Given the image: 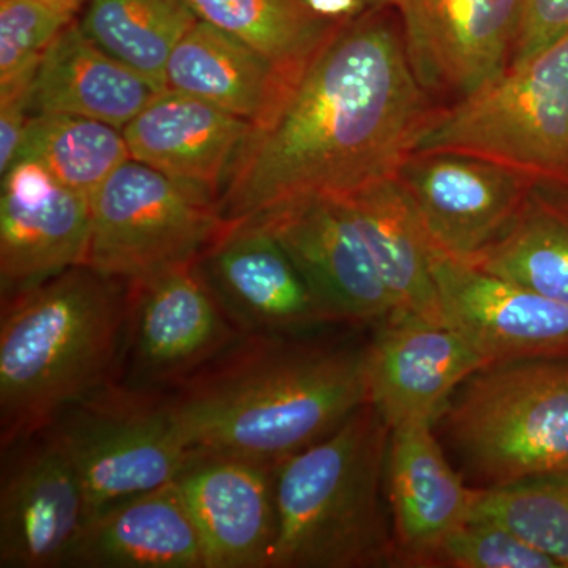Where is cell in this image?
I'll return each mask as SVG.
<instances>
[{"mask_svg":"<svg viewBox=\"0 0 568 568\" xmlns=\"http://www.w3.org/2000/svg\"><path fill=\"white\" fill-rule=\"evenodd\" d=\"M435 108L405 36L375 13L347 22L254 130L220 196L224 223L394 178Z\"/></svg>","mask_w":568,"mask_h":568,"instance_id":"cell-1","label":"cell"},{"mask_svg":"<svg viewBox=\"0 0 568 568\" xmlns=\"http://www.w3.org/2000/svg\"><path fill=\"white\" fill-rule=\"evenodd\" d=\"M291 336L244 335L166 392L193 452L278 465L365 405V347Z\"/></svg>","mask_w":568,"mask_h":568,"instance_id":"cell-2","label":"cell"},{"mask_svg":"<svg viewBox=\"0 0 568 568\" xmlns=\"http://www.w3.org/2000/svg\"><path fill=\"white\" fill-rule=\"evenodd\" d=\"M126 320L129 283L88 265L3 298L2 452L44 432L69 407L115 383Z\"/></svg>","mask_w":568,"mask_h":568,"instance_id":"cell-3","label":"cell"},{"mask_svg":"<svg viewBox=\"0 0 568 568\" xmlns=\"http://www.w3.org/2000/svg\"><path fill=\"white\" fill-rule=\"evenodd\" d=\"M390 426L365 403L276 465L271 568L394 567L386 511Z\"/></svg>","mask_w":568,"mask_h":568,"instance_id":"cell-4","label":"cell"},{"mask_svg":"<svg viewBox=\"0 0 568 568\" xmlns=\"http://www.w3.org/2000/svg\"><path fill=\"white\" fill-rule=\"evenodd\" d=\"M416 152H462L568 186V31L476 92L435 110Z\"/></svg>","mask_w":568,"mask_h":568,"instance_id":"cell-5","label":"cell"},{"mask_svg":"<svg viewBox=\"0 0 568 568\" xmlns=\"http://www.w3.org/2000/svg\"><path fill=\"white\" fill-rule=\"evenodd\" d=\"M444 417L485 487L568 473V361L488 366L466 381Z\"/></svg>","mask_w":568,"mask_h":568,"instance_id":"cell-6","label":"cell"},{"mask_svg":"<svg viewBox=\"0 0 568 568\" xmlns=\"http://www.w3.org/2000/svg\"><path fill=\"white\" fill-rule=\"evenodd\" d=\"M223 227L213 194L130 159L91 194L84 265L138 282L196 263Z\"/></svg>","mask_w":568,"mask_h":568,"instance_id":"cell-7","label":"cell"},{"mask_svg":"<svg viewBox=\"0 0 568 568\" xmlns=\"http://www.w3.org/2000/svg\"><path fill=\"white\" fill-rule=\"evenodd\" d=\"M44 433L77 469L91 514L171 484L196 454L175 422L166 392L138 390L118 381L69 407Z\"/></svg>","mask_w":568,"mask_h":568,"instance_id":"cell-8","label":"cell"},{"mask_svg":"<svg viewBox=\"0 0 568 568\" xmlns=\"http://www.w3.org/2000/svg\"><path fill=\"white\" fill-rule=\"evenodd\" d=\"M244 332L196 263L129 283L123 386L170 392L230 349Z\"/></svg>","mask_w":568,"mask_h":568,"instance_id":"cell-9","label":"cell"},{"mask_svg":"<svg viewBox=\"0 0 568 568\" xmlns=\"http://www.w3.org/2000/svg\"><path fill=\"white\" fill-rule=\"evenodd\" d=\"M432 271L444 323L489 366L568 361V305L440 252Z\"/></svg>","mask_w":568,"mask_h":568,"instance_id":"cell-10","label":"cell"},{"mask_svg":"<svg viewBox=\"0 0 568 568\" xmlns=\"http://www.w3.org/2000/svg\"><path fill=\"white\" fill-rule=\"evenodd\" d=\"M429 242L470 260L510 226L532 189L530 175L462 152H416L396 173Z\"/></svg>","mask_w":568,"mask_h":568,"instance_id":"cell-11","label":"cell"},{"mask_svg":"<svg viewBox=\"0 0 568 568\" xmlns=\"http://www.w3.org/2000/svg\"><path fill=\"white\" fill-rule=\"evenodd\" d=\"M3 455L0 567H69L91 515L77 469L44 432Z\"/></svg>","mask_w":568,"mask_h":568,"instance_id":"cell-12","label":"cell"},{"mask_svg":"<svg viewBox=\"0 0 568 568\" xmlns=\"http://www.w3.org/2000/svg\"><path fill=\"white\" fill-rule=\"evenodd\" d=\"M250 220L278 239L332 324L383 323L396 312L343 197H306Z\"/></svg>","mask_w":568,"mask_h":568,"instance_id":"cell-13","label":"cell"},{"mask_svg":"<svg viewBox=\"0 0 568 568\" xmlns=\"http://www.w3.org/2000/svg\"><path fill=\"white\" fill-rule=\"evenodd\" d=\"M488 366L447 324L395 312L365 347L366 403L390 428L433 425L454 392Z\"/></svg>","mask_w":568,"mask_h":568,"instance_id":"cell-14","label":"cell"},{"mask_svg":"<svg viewBox=\"0 0 568 568\" xmlns=\"http://www.w3.org/2000/svg\"><path fill=\"white\" fill-rule=\"evenodd\" d=\"M197 268L245 335H293L332 324L323 306L263 223H224Z\"/></svg>","mask_w":568,"mask_h":568,"instance_id":"cell-15","label":"cell"},{"mask_svg":"<svg viewBox=\"0 0 568 568\" xmlns=\"http://www.w3.org/2000/svg\"><path fill=\"white\" fill-rule=\"evenodd\" d=\"M405 41L426 92L455 102L510 65L523 0H402Z\"/></svg>","mask_w":568,"mask_h":568,"instance_id":"cell-16","label":"cell"},{"mask_svg":"<svg viewBox=\"0 0 568 568\" xmlns=\"http://www.w3.org/2000/svg\"><path fill=\"white\" fill-rule=\"evenodd\" d=\"M91 241V197L67 189L41 164L17 160L2 175V298L84 265Z\"/></svg>","mask_w":568,"mask_h":568,"instance_id":"cell-17","label":"cell"},{"mask_svg":"<svg viewBox=\"0 0 568 568\" xmlns=\"http://www.w3.org/2000/svg\"><path fill=\"white\" fill-rule=\"evenodd\" d=\"M275 473L274 463L194 454L175 478L200 530L205 568H271Z\"/></svg>","mask_w":568,"mask_h":568,"instance_id":"cell-18","label":"cell"},{"mask_svg":"<svg viewBox=\"0 0 568 568\" xmlns=\"http://www.w3.org/2000/svg\"><path fill=\"white\" fill-rule=\"evenodd\" d=\"M252 122L173 89H164L122 130L130 156L220 201Z\"/></svg>","mask_w":568,"mask_h":568,"instance_id":"cell-19","label":"cell"},{"mask_svg":"<svg viewBox=\"0 0 568 568\" xmlns=\"http://www.w3.org/2000/svg\"><path fill=\"white\" fill-rule=\"evenodd\" d=\"M386 491L394 567H425L437 545L470 518L477 496L447 462L432 424L390 428Z\"/></svg>","mask_w":568,"mask_h":568,"instance_id":"cell-20","label":"cell"},{"mask_svg":"<svg viewBox=\"0 0 568 568\" xmlns=\"http://www.w3.org/2000/svg\"><path fill=\"white\" fill-rule=\"evenodd\" d=\"M69 567L205 568L200 530L175 480L93 510Z\"/></svg>","mask_w":568,"mask_h":568,"instance_id":"cell-21","label":"cell"},{"mask_svg":"<svg viewBox=\"0 0 568 568\" xmlns=\"http://www.w3.org/2000/svg\"><path fill=\"white\" fill-rule=\"evenodd\" d=\"M162 91L89 39L80 22L71 21L44 52L33 82L32 108L123 130Z\"/></svg>","mask_w":568,"mask_h":568,"instance_id":"cell-22","label":"cell"},{"mask_svg":"<svg viewBox=\"0 0 568 568\" xmlns=\"http://www.w3.org/2000/svg\"><path fill=\"white\" fill-rule=\"evenodd\" d=\"M295 80L263 52L203 20L174 48L166 89L197 97L252 122L268 121Z\"/></svg>","mask_w":568,"mask_h":568,"instance_id":"cell-23","label":"cell"},{"mask_svg":"<svg viewBox=\"0 0 568 568\" xmlns=\"http://www.w3.org/2000/svg\"><path fill=\"white\" fill-rule=\"evenodd\" d=\"M343 200L396 312L446 324L432 271V242L398 178L384 179Z\"/></svg>","mask_w":568,"mask_h":568,"instance_id":"cell-24","label":"cell"},{"mask_svg":"<svg viewBox=\"0 0 568 568\" xmlns=\"http://www.w3.org/2000/svg\"><path fill=\"white\" fill-rule=\"evenodd\" d=\"M467 263L568 305V186L534 183L510 226Z\"/></svg>","mask_w":568,"mask_h":568,"instance_id":"cell-25","label":"cell"},{"mask_svg":"<svg viewBox=\"0 0 568 568\" xmlns=\"http://www.w3.org/2000/svg\"><path fill=\"white\" fill-rule=\"evenodd\" d=\"M190 3L200 20L252 44L293 80L301 77L345 26L317 17L306 0H190Z\"/></svg>","mask_w":568,"mask_h":568,"instance_id":"cell-26","label":"cell"},{"mask_svg":"<svg viewBox=\"0 0 568 568\" xmlns=\"http://www.w3.org/2000/svg\"><path fill=\"white\" fill-rule=\"evenodd\" d=\"M197 21L190 0H91L80 26L104 51L166 89L168 61Z\"/></svg>","mask_w":568,"mask_h":568,"instance_id":"cell-27","label":"cell"},{"mask_svg":"<svg viewBox=\"0 0 568 568\" xmlns=\"http://www.w3.org/2000/svg\"><path fill=\"white\" fill-rule=\"evenodd\" d=\"M130 159L121 129L80 115L37 112L17 160H33L67 189L91 197Z\"/></svg>","mask_w":568,"mask_h":568,"instance_id":"cell-28","label":"cell"},{"mask_svg":"<svg viewBox=\"0 0 568 568\" xmlns=\"http://www.w3.org/2000/svg\"><path fill=\"white\" fill-rule=\"evenodd\" d=\"M470 517L506 526L559 568H568V473L477 488Z\"/></svg>","mask_w":568,"mask_h":568,"instance_id":"cell-29","label":"cell"},{"mask_svg":"<svg viewBox=\"0 0 568 568\" xmlns=\"http://www.w3.org/2000/svg\"><path fill=\"white\" fill-rule=\"evenodd\" d=\"M71 21L50 0H0V91L32 85L44 52Z\"/></svg>","mask_w":568,"mask_h":568,"instance_id":"cell-30","label":"cell"},{"mask_svg":"<svg viewBox=\"0 0 568 568\" xmlns=\"http://www.w3.org/2000/svg\"><path fill=\"white\" fill-rule=\"evenodd\" d=\"M425 567L559 568L528 541L491 519L470 517L429 555Z\"/></svg>","mask_w":568,"mask_h":568,"instance_id":"cell-31","label":"cell"},{"mask_svg":"<svg viewBox=\"0 0 568 568\" xmlns=\"http://www.w3.org/2000/svg\"><path fill=\"white\" fill-rule=\"evenodd\" d=\"M568 31V0H523V21L510 63L526 61Z\"/></svg>","mask_w":568,"mask_h":568,"instance_id":"cell-32","label":"cell"},{"mask_svg":"<svg viewBox=\"0 0 568 568\" xmlns=\"http://www.w3.org/2000/svg\"><path fill=\"white\" fill-rule=\"evenodd\" d=\"M33 85L10 89L0 92V173L6 174L17 162L26 129L29 111L32 110Z\"/></svg>","mask_w":568,"mask_h":568,"instance_id":"cell-33","label":"cell"},{"mask_svg":"<svg viewBox=\"0 0 568 568\" xmlns=\"http://www.w3.org/2000/svg\"><path fill=\"white\" fill-rule=\"evenodd\" d=\"M310 9L324 20L351 22L368 11L364 0H306Z\"/></svg>","mask_w":568,"mask_h":568,"instance_id":"cell-34","label":"cell"},{"mask_svg":"<svg viewBox=\"0 0 568 568\" xmlns=\"http://www.w3.org/2000/svg\"><path fill=\"white\" fill-rule=\"evenodd\" d=\"M50 2L61 7L62 10L69 11V13L74 17V13H77L88 0H50Z\"/></svg>","mask_w":568,"mask_h":568,"instance_id":"cell-35","label":"cell"},{"mask_svg":"<svg viewBox=\"0 0 568 568\" xmlns=\"http://www.w3.org/2000/svg\"><path fill=\"white\" fill-rule=\"evenodd\" d=\"M369 10H379L383 7H398L402 0H364Z\"/></svg>","mask_w":568,"mask_h":568,"instance_id":"cell-36","label":"cell"}]
</instances>
